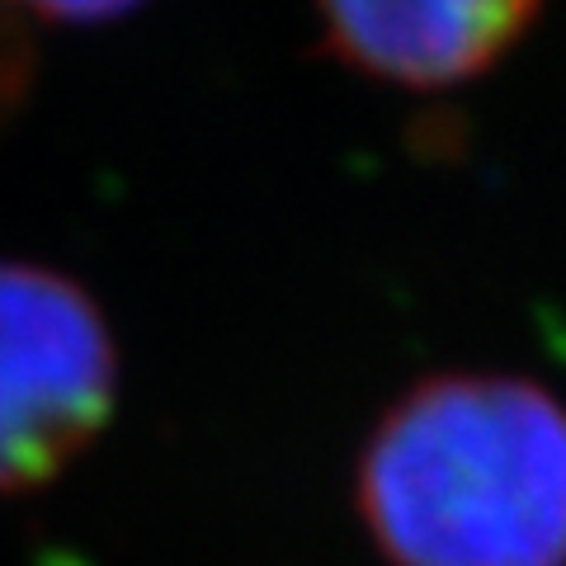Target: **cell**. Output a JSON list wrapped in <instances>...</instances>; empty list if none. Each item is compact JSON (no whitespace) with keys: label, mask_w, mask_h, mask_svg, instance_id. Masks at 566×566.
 I'll return each mask as SVG.
<instances>
[{"label":"cell","mask_w":566,"mask_h":566,"mask_svg":"<svg viewBox=\"0 0 566 566\" xmlns=\"http://www.w3.org/2000/svg\"><path fill=\"white\" fill-rule=\"evenodd\" d=\"M354 510L387 566H566V401L515 374H434L374 420Z\"/></svg>","instance_id":"obj_1"},{"label":"cell","mask_w":566,"mask_h":566,"mask_svg":"<svg viewBox=\"0 0 566 566\" xmlns=\"http://www.w3.org/2000/svg\"><path fill=\"white\" fill-rule=\"evenodd\" d=\"M118 406V345L95 293L62 270L0 260V495L62 476Z\"/></svg>","instance_id":"obj_2"},{"label":"cell","mask_w":566,"mask_h":566,"mask_svg":"<svg viewBox=\"0 0 566 566\" xmlns=\"http://www.w3.org/2000/svg\"><path fill=\"white\" fill-rule=\"evenodd\" d=\"M543 0H316L326 48L401 91H453L505 57Z\"/></svg>","instance_id":"obj_3"},{"label":"cell","mask_w":566,"mask_h":566,"mask_svg":"<svg viewBox=\"0 0 566 566\" xmlns=\"http://www.w3.org/2000/svg\"><path fill=\"white\" fill-rule=\"evenodd\" d=\"M33 71H39L33 33L20 20V10L10 0H0V137L10 133V123L24 109V99L33 91Z\"/></svg>","instance_id":"obj_4"},{"label":"cell","mask_w":566,"mask_h":566,"mask_svg":"<svg viewBox=\"0 0 566 566\" xmlns=\"http://www.w3.org/2000/svg\"><path fill=\"white\" fill-rule=\"evenodd\" d=\"M10 6L39 10L48 20H62V24H99V20H118V14L137 10L142 0H10Z\"/></svg>","instance_id":"obj_5"}]
</instances>
